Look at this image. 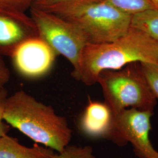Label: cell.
<instances>
[{
	"label": "cell",
	"mask_w": 158,
	"mask_h": 158,
	"mask_svg": "<svg viewBox=\"0 0 158 158\" xmlns=\"http://www.w3.org/2000/svg\"><path fill=\"white\" fill-rule=\"evenodd\" d=\"M55 158H96L93 149L90 146L79 147L70 145L64 148L60 152L57 153Z\"/></svg>",
	"instance_id": "5bb4252c"
},
{
	"label": "cell",
	"mask_w": 158,
	"mask_h": 158,
	"mask_svg": "<svg viewBox=\"0 0 158 158\" xmlns=\"http://www.w3.org/2000/svg\"><path fill=\"white\" fill-rule=\"evenodd\" d=\"M30 12L40 37L57 55L64 57L74 69L88 44L84 34L72 23L52 12L34 6L31 7Z\"/></svg>",
	"instance_id": "5b68a950"
},
{
	"label": "cell",
	"mask_w": 158,
	"mask_h": 158,
	"mask_svg": "<svg viewBox=\"0 0 158 158\" xmlns=\"http://www.w3.org/2000/svg\"><path fill=\"white\" fill-rule=\"evenodd\" d=\"M134 62L158 64V42L131 27L127 34L113 42L87 44L72 76L83 84L91 85L97 83L102 72L119 70Z\"/></svg>",
	"instance_id": "6da1fadb"
},
{
	"label": "cell",
	"mask_w": 158,
	"mask_h": 158,
	"mask_svg": "<svg viewBox=\"0 0 158 158\" xmlns=\"http://www.w3.org/2000/svg\"><path fill=\"white\" fill-rule=\"evenodd\" d=\"M57 153L37 143L32 147L23 146L7 134L0 138V158H55Z\"/></svg>",
	"instance_id": "30bf717a"
},
{
	"label": "cell",
	"mask_w": 158,
	"mask_h": 158,
	"mask_svg": "<svg viewBox=\"0 0 158 158\" xmlns=\"http://www.w3.org/2000/svg\"><path fill=\"white\" fill-rule=\"evenodd\" d=\"M98 1L102 0H35L32 6L46 11L52 12L69 6Z\"/></svg>",
	"instance_id": "4fadbf2b"
},
{
	"label": "cell",
	"mask_w": 158,
	"mask_h": 158,
	"mask_svg": "<svg viewBox=\"0 0 158 158\" xmlns=\"http://www.w3.org/2000/svg\"><path fill=\"white\" fill-rule=\"evenodd\" d=\"M32 18L25 13L0 10V55L11 56L23 41L38 36Z\"/></svg>",
	"instance_id": "ba28073f"
},
{
	"label": "cell",
	"mask_w": 158,
	"mask_h": 158,
	"mask_svg": "<svg viewBox=\"0 0 158 158\" xmlns=\"http://www.w3.org/2000/svg\"><path fill=\"white\" fill-rule=\"evenodd\" d=\"M51 12L77 27L88 44L113 42L127 34L131 27L132 16L104 1L69 6Z\"/></svg>",
	"instance_id": "3957f363"
},
{
	"label": "cell",
	"mask_w": 158,
	"mask_h": 158,
	"mask_svg": "<svg viewBox=\"0 0 158 158\" xmlns=\"http://www.w3.org/2000/svg\"><path fill=\"white\" fill-rule=\"evenodd\" d=\"M113 115L110 109L102 102L90 100L79 119V130L92 138H104L113 125Z\"/></svg>",
	"instance_id": "9c48e42d"
},
{
	"label": "cell",
	"mask_w": 158,
	"mask_h": 158,
	"mask_svg": "<svg viewBox=\"0 0 158 158\" xmlns=\"http://www.w3.org/2000/svg\"><path fill=\"white\" fill-rule=\"evenodd\" d=\"M142 70L155 96L158 98V64L140 63Z\"/></svg>",
	"instance_id": "9a60e30c"
},
{
	"label": "cell",
	"mask_w": 158,
	"mask_h": 158,
	"mask_svg": "<svg viewBox=\"0 0 158 158\" xmlns=\"http://www.w3.org/2000/svg\"><path fill=\"white\" fill-rule=\"evenodd\" d=\"M57 55L38 35L23 41L10 57L17 72L25 78L32 79L42 77L48 73Z\"/></svg>",
	"instance_id": "52a82bcc"
},
{
	"label": "cell",
	"mask_w": 158,
	"mask_h": 158,
	"mask_svg": "<svg viewBox=\"0 0 158 158\" xmlns=\"http://www.w3.org/2000/svg\"><path fill=\"white\" fill-rule=\"evenodd\" d=\"M35 0H0V10L25 13L33 6Z\"/></svg>",
	"instance_id": "2e32d148"
},
{
	"label": "cell",
	"mask_w": 158,
	"mask_h": 158,
	"mask_svg": "<svg viewBox=\"0 0 158 158\" xmlns=\"http://www.w3.org/2000/svg\"><path fill=\"white\" fill-rule=\"evenodd\" d=\"M153 113L136 108H127L113 116V125L106 139L118 146L128 142L139 158H158L149 138Z\"/></svg>",
	"instance_id": "8992f818"
},
{
	"label": "cell",
	"mask_w": 158,
	"mask_h": 158,
	"mask_svg": "<svg viewBox=\"0 0 158 158\" xmlns=\"http://www.w3.org/2000/svg\"><path fill=\"white\" fill-rule=\"evenodd\" d=\"M131 27L141 30L158 42V10H149L133 15Z\"/></svg>",
	"instance_id": "8fae6325"
},
{
	"label": "cell",
	"mask_w": 158,
	"mask_h": 158,
	"mask_svg": "<svg viewBox=\"0 0 158 158\" xmlns=\"http://www.w3.org/2000/svg\"><path fill=\"white\" fill-rule=\"evenodd\" d=\"M150 1L152 2L155 8L158 10V0H150Z\"/></svg>",
	"instance_id": "d6986e66"
},
{
	"label": "cell",
	"mask_w": 158,
	"mask_h": 158,
	"mask_svg": "<svg viewBox=\"0 0 158 158\" xmlns=\"http://www.w3.org/2000/svg\"><path fill=\"white\" fill-rule=\"evenodd\" d=\"M11 77L10 71L6 66L2 56L0 55V89L5 87Z\"/></svg>",
	"instance_id": "ac0fdd59"
},
{
	"label": "cell",
	"mask_w": 158,
	"mask_h": 158,
	"mask_svg": "<svg viewBox=\"0 0 158 158\" xmlns=\"http://www.w3.org/2000/svg\"><path fill=\"white\" fill-rule=\"evenodd\" d=\"M114 8L131 16L155 9L150 0H102Z\"/></svg>",
	"instance_id": "7c38bea8"
},
{
	"label": "cell",
	"mask_w": 158,
	"mask_h": 158,
	"mask_svg": "<svg viewBox=\"0 0 158 158\" xmlns=\"http://www.w3.org/2000/svg\"><path fill=\"white\" fill-rule=\"evenodd\" d=\"M8 97V91L5 87L0 89V138L6 135L10 129V125L8 124L3 118L4 111L6 100Z\"/></svg>",
	"instance_id": "e0dca14e"
},
{
	"label": "cell",
	"mask_w": 158,
	"mask_h": 158,
	"mask_svg": "<svg viewBox=\"0 0 158 158\" xmlns=\"http://www.w3.org/2000/svg\"><path fill=\"white\" fill-rule=\"evenodd\" d=\"M3 118L35 143L57 153L69 145L72 138V130L65 117L25 91H17L8 97Z\"/></svg>",
	"instance_id": "7a4b0ae2"
},
{
	"label": "cell",
	"mask_w": 158,
	"mask_h": 158,
	"mask_svg": "<svg viewBox=\"0 0 158 158\" xmlns=\"http://www.w3.org/2000/svg\"><path fill=\"white\" fill-rule=\"evenodd\" d=\"M97 83L113 116L129 107L153 113L157 98L140 63H132L119 70L104 71L99 75Z\"/></svg>",
	"instance_id": "277c9868"
}]
</instances>
